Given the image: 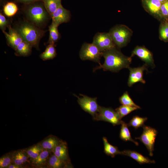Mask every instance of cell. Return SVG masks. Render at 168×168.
<instances>
[{
  "label": "cell",
  "mask_w": 168,
  "mask_h": 168,
  "mask_svg": "<svg viewBox=\"0 0 168 168\" xmlns=\"http://www.w3.org/2000/svg\"><path fill=\"white\" fill-rule=\"evenodd\" d=\"M53 151L54 154L56 156L66 164H69L67 147L66 143L62 142L54 148Z\"/></svg>",
  "instance_id": "cell-15"
},
{
  "label": "cell",
  "mask_w": 168,
  "mask_h": 168,
  "mask_svg": "<svg viewBox=\"0 0 168 168\" xmlns=\"http://www.w3.org/2000/svg\"><path fill=\"white\" fill-rule=\"evenodd\" d=\"M102 52L94 44L85 43L82 45L79 53L80 58L83 60H89L100 63V59L102 56Z\"/></svg>",
  "instance_id": "cell-4"
},
{
  "label": "cell",
  "mask_w": 168,
  "mask_h": 168,
  "mask_svg": "<svg viewBox=\"0 0 168 168\" xmlns=\"http://www.w3.org/2000/svg\"><path fill=\"white\" fill-rule=\"evenodd\" d=\"M160 12L163 16H168V1L167 0L162 3Z\"/></svg>",
  "instance_id": "cell-34"
},
{
  "label": "cell",
  "mask_w": 168,
  "mask_h": 168,
  "mask_svg": "<svg viewBox=\"0 0 168 168\" xmlns=\"http://www.w3.org/2000/svg\"><path fill=\"white\" fill-rule=\"evenodd\" d=\"M160 35L162 39L166 40L168 39V25L162 26L160 30Z\"/></svg>",
  "instance_id": "cell-33"
},
{
  "label": "cell",
  "mask_w": 168,
  "mask_h": 168,
  "mask_svg": "<svg viewBox=\"0 0 168 168\" xmlns=\"http://www.w3.org/2000/svg\"><path fill=\"white\" fill-rule=\"evenodd\" d=\"M42 147L36 145L29 148L27 151V154L29 156L34 159L36 158L41 152Z\"/></svg>",
  "instance_id": "cell-31"
},
{
  "label": "cell",
  "mask_w": 168,
  "mask_h": 168,
  "mask_svg": "<svg viewBox=\"0 0 168 168\" xmlns=\"http://www.w3.org/2000/svg\"><path fill=\"white\" fill-rule=\"evenodd\" d=\"M144 1L147 9L151 13L157 14L160 12L162 3L159 0H144Z\"/></svg>",
  "instance_id": "cell-23"
},
{
  "label": "cell",
  "mask_w": 168,
  "mask_h": 168,
  "mask_svg": "<svg viewBox=\"0 0 168 168\" xmlns=\"http://www.w3.org/2000/svg\"><path fill=\"white\" fill-rule=\"evenodd\" d=\"M80 95L82 97L75 95L77 98L78 104L83 110L91 115L93 118L99 112L100 107L97 103V98H91L82 94Z\"/></svg>",
  "instance_id": "cell-8"
},
{
  "label": "cell",
  "mask_w": 168,
  "mask_h": 168,
  "mask_svg": "<svg viewBox=\"0 0 168 168\" xmlns=\"http://www.w3.org/2000/svg\"><path fill=\"white\" fill-rule=\"evenodd\" d=\"M52 21L59 25L63 23L68 22L70 18L69 11L62 5L51 16Z\"/></svg>",
  "instance_id": "cell-13"
},
{
  "label": "cell",
  "mask_w": 168,
  "mask_h": 168,
  "mask_svg": "<svg viewBox=\"0 0 168 168\" xmlns=\"http://www.w3.org/2000/svg\"><path fill=\"white\" fill-rule=\"evenodd\" d=\"M11 162V159L10 156L6 155L2 157L0 159V168H4L8 166Z\"/></svg>",
  "instance_id": "cell-32"
},
{
  "label": "cell",
  "mask_w": 168,
  "mask_h": 168,
  "mask_svg": "<svg viewBox=\"0 0 168 168\" xmlns=\"http://www.w3.org/2000/svg\"><path fill=\"white\" fill-rule=\"evenodd\" d=\"M143 131L141 136L135 138L139 139L146 147L149 152L150 156H153L155 140L157 134V131L155 128L144 125Z\"/></svg>",
  "instance_id": "cell-6"
},
{
  "label": "cell",
  "mask_w": 168,
  "mask_h": 168,
  "mask_svg": "<svg viewBox=\"0 0 168 168\" xmlns=\"http://www.w3.org/2000/svg\"><path fill=\"white\" fill-rule=\"evenodd\" d=\"M9 33L5 31L3 32L5 35L8 44L15 50L17 46L24 40L17 30L12 28L10 26H8Z\"/></svg>",
  "instance_id": "cell-12"
},
{
  "label": "cell",
  "mask_w": 168,
  "mask_h": 168,
  "mask_svg": "<svg viewBox=\"0 0 168 168\" xmlns=\"http://www.w3.org/2000/svg\"><path fill=\"white\" fill-rule=\"evenodd\" d=\"M58 26L52 21L49 26V35L48 43L49 44H54L59 38V34L58 27Z\"/></svg>",
  "instance_id": "cell-21"
},
{
  "label": "cell",
  "mask_w": 168,
  "mask_h": 168,
  "mask_svg": "<svg viewBox=\"0 0 168 168\" xmlns=\"http://www.w3.org/2000/svg\"><path fill=\"white\" fill-rule=\"evenodd\" d=\"M42 1L46 10L50 16L62 5L60 0H43Z\"/></svg>",
  "instance_id": "cell-18"
},
{
  "label": "cell",
  "mask_w": 168,
  "mask_h": 168,
  "mask_svg": "<svg viewBox=\"0 0 168 168\" xmlns=\"http://www.w3.org/2000/svg\"><path fill=\"white\" fill-rule=\"evenodd\" d=\"M95 120L103 121L113 126L121 124V120L118 113L111 108L100 106L99 112L93 118Z\"/></svg>",
  "instance_id": "cell-7"
},
{
  "label": "cell",
  "mask_w": 168,
  "mask_h": 168,
  "mask_svg": "<svg viewBox=\"0 0 168 168\" xmlns=\"http://www.w3.org/2000/svg\"><path fill=\"white\" fill-rule=\"evenodd\" d=\"M109 33L115 45L119 48L127 44L132 34L131 31L127 27L121 25L114 26Z\"/></svg>",
  "instance_id": "cell-3"
},
{
  "label": "cell",
  "mask_w": 168,
  "mask_h": 168,
  "mask_svg": "<svg viewBox=\"0 0 168 168\" xmlns=\"http://www.w3.org/2000/svg\"><path fill=\"white\" fill-rule=\"evenodd\" d=\"M12 159L14 164L21 166L27 161V158L24 152L18 151L14 154Z\"/></svg>",
  "instance_id": "cell-30"
},
{
  "label": "cell",
  "mask_w": 168,
  "mask_h": 168,
  "mask_svg": "<svg viewBox=\"0 0 168 168\" xmlns=\"http://www.w3.org/2000/svg\"><path fill=\"white\" fill-rule=\"evenodd\" d=\"M147 119V117H142L138 115L134 116L127 124L128 126L133 127L135 129H137L140 127H142Z\"/></svg>",
  "instance_id": "cell-24"
},
{
  "label": "cell",
  "mask_w": 168,
  "mask_h": 168,
  "mask_svg": "<svg viewBox=\"0 0 168 168\" xmlns=\"http://www.w3.org/2000/svg\"><path fill=\"white\" fill-rule=\"evenodd\" d=\"M128 156L136 161L140 164L146 163H155L154 160H151L147 157L135 151L125 150L122 152V154Z\"/></svg>",
  "instance_id": "cell-14"
},
{
  "label": "cell",
  "mask_w": 168,
  "mask_h": 168,
  "mask_svg": "<svg viewBox=\"0 0 168 168\" xmlns=\"http://www.w3.org/2000/svg\"><path fill=\"white\" fill-rule=\"evenodd\" d=\"M147 65L145 64L142 66L137 68H128L129 71V75L128 84L129 87L132 86L134 84L140 82L143 84L146 82L143 78V73L144 70H147Z\"/></svg>",
  "instance_id": "cell-10"
},
{
  "label": "cell",
  "mask_w": 168,
  "mask_h": 168,
  "mask_svg": "<svg viewBox=\"0 0 168 168\" xmlns=\"http://www.w3.org/2000/svg\"><path fill=\"white\" fill-rule=\"evenodd\" d=\"M7 25V21L5 17L1 13H0V27L2 31H5Z\"/></svg>",
  "instance_id": "cell-35"
},
{
  "label": "cell",
  "mask_w": 168,
  "mask_h": 168,
  "mask_svg": "<svg viewBox=\"0 0 168 168\" xmlns=\"http://www.w3.org/2000/svg\"><path fill=\"white\" fill-rule=\"evenodd\" d=\"M139 109L138 108L124 105H120L115 109V110L118 113L120 119L128 115L132 111Z\"/></svg>",
  "instance_id": "cell-25"
},
{
  "label": "cell",
  "mask_w": 168,
  "mask_h": 168,
  "mask_svg": "<svg viewBox=\"0 0 168 168\" xmlns=\"http://www.w3.org/2000/svg\"><path fill=\"white\" fill-rule=\"evenodd\" d=\"M49 155V152L48 151H43L36 158L33 159L32 163L36 166L44 164L46 161Z\"/></svg>",
  "instance_id": "cell-29"
},
{
  "label": "cell",
  "mask_w": 168,
  "mask_h": 168,
  "mask_svg": "<svg viewBox=\"0 0 168 168\" xmlns=\"http://www.w3.org/2000/svg\"><path fill=\"white\" fill-rule=\"evenodd\" d=\"M56 54L54 44H49L40 57L43 60H47L53 59L56 57Z\"/></svg>",
  "instance_id": "cell-22"
},
{
  "label": "cell",
  "mask_w": 168,
  "mask_h": 168,
  "mask_svg": "<svg viewBox=\"0 0 168 168\" xmlns=\"http://www.w3.org/2000/svg\"><path fill=\"white\" fill-rule=\"evenodd\" d=\"M21 166L20 165H17L14 164L9 165L8 166V168H20Z\"/></svg>",
  "instance_id": "cell-37"
},
{
  "label": "cell",
  "mask_w": 168,
  "mask_h": 168,
  "mask_svg": "<svg viewBox=\"0 0 168 168\" xmlns=\"http://www.w3.org/2000/svg\"><path fill=\"white\" fill-rule=\"evenodd\" d=\"M17 2L26 4L32 3L37 1H42L43 0H16Z\"/></svg>",
  "instance_id": "cell-36"
},
{
  "label": "cell",
  "mask_w": 168,
  "mask_h": 168,
  "mask_svg": "<svg viewBox=\"0 0 168 168\" xmlns=\"http://www.w3.org/2000/svg\"><path fill=\"white\" fill-rule=\"evenodd\" d=\"M132 56L137 55L145 63V64L152 68L155 67L153 56L151 53L145 47L137 46L133 50Z\"/></svg>",
  "instance_id": "cell-11"
},
{
  "label": "cell",
  "mask_w": 168,
  "mask_h": 168,
  "mask_svg": "<svg viewBox=\"0 0 168 168\" xmlns=\"http://www.w3.org/2000/svg\"><path fill=\"white\" fill-rule=\"evenodd\" d=\"M159 0L162 3H163L167 0Z\"/></svg>",
  "instance_id": "cell-38"
},
{
  "label": "cell",
  "mask_w": 168,
  "mask_h": 168,
  "mask_svg": "<svg viewBox=\"0 0 168 168\" xmlns=\"http://www.w3.org/2000/svg\"><path fill=\"white\" fill-rule=\"evenodd\" d=\"M16 30L24 41L38 49L39 42L43 35L44 31L39 29L35 25L26 22L21 24Z\"/></svg>",
  "instance_id": "cell-2"
},
{
  "label": "cell",
  "mask_w": 168,
  "mask_h": 168,
  "mask_svg": "<svg viewBox=\"0 0 168 168\" xmlns=\"http://www.w3.org/2000/svg\"><path fill=\"white\" fill-rule=\"evenodd\" d=\"M32 46L29 43L23 40L15 49L16 55L26 57L29 55L31 52Z\"/></svg>",
  "instance_id": "cell-16"
},
{
  "label": "cell",
  "mask_w": 168,
  "mask_h": 168,
  "mask_svg": "<svg viewBox=\"0 0 168 168\" xmlns=\"http://www.w3.org/2000/svg\"><path fill=\"white\" fill-rule=\"evenodd\" d=\"M121 127L119 134L120 138L124 141H131L134 143L136 145L138 146V143L132 138L128 128V124L124 121L121 120Z\"/></svg>",
  "instance_id": "cell-19"
},
{
  "label": "cell",
  "mask_w": 168,
  "mask_h": 168,
  "mask_svg": "<svg viewBox=\"0 0 168 168\" xmlns=\"http://www.w3.org/2000/svg\"></svg>",
  "instance_id": "cell-39"
},
{
  "label": "cell",
  "mask_w": 168,
  "mask_h": 168,
  "mask_svg": "<svg viewBox=\"0 0 168 168\" xmlns=\"http://www.w3.org/2000/svg\"><path fill=\"white\" fill-rule=\"evenodd\" d=\"M119 101L122 105L136 107L139 109H141V107L136 104L130 98L127 91H126L123 95L119 98Z\"/></svg>",
  "instance_id": "cell-27"
},
{
  "label": "cell",
  "mask_w": 168,
  "mask_h": 168,
  "mask_svg": "<svg viewBox=\"0 0 168 168\" xmlns=\"http://www.w3.org/2000/svg\"><path fill=\"white\" fill-rule=\"evenodd\" d=\"M62 141L56 137L51 136L44 140L41 144L43 148L54 150Z\"/></svg>",
  "instance_id": "cell-20"
},
{
  "label": "cell",
  "mask_w": 168,
  "mask_h": 168,
  "mask_svg": "<svg viewBox=\"0 0 168 168\" xmlns=\"http://www.w3.org/2000/svg\"><path fill=\"white\" fill-rule=\"evenodd\" d=\"M102 52L116 47L109 33L98 32L94 35L92 43Z\"/></svg>",
  "instance_id": "cell-9"
},
{
  "label": "cell",
  "mask_w": 168,
  "mask_h": 168,
  "mask_svg": "<svg viewBox=\"0 0 168 168\" xmlns=\"http://www.w3.org/2000/svg\"><path fill=\"white\" fill-rule=\"evenodd\" d=\"M103 140L104 145V152L106 155L113 158L116 155L122 154V152L119 150L117 147L110 144L106 137H103Z\"/></svg>",
  "instance_id": "cell-17"
},
{
  "label": "cell",
  "mask_w": 168,
  "mask_h": 168,
  "mask_svg": "<svg viewBox=\"0 0 168 168\" xmlns=\"http://www.w3.org/2000/svg\"><path fill=\"white\" fill-rule=\"evenodd\" d=\"M18 10L16 5L14 2H9L3 7V12L8 16H12L14 15Z\"/></svg>",
  "instance_id": "cell-26"
},
{
  "label": "cell",
  "mask_w": 168,
  "mask_h": 168,
  "mask_svg": "<svg viewBox=\"0 0 168 168\" xmlns=\"http://www.w3.org/2000/svg\"><path fill=\"white\" fill-rule=\"evenodd\" d=\"M48 12L44 5L40 4L31 5L28 8L27 14L29 18L37 26L43 24L47 19Z\"/></svg>",
  "instance_id": "cell-5"
},
{
  "label": "cell",
  "mask_w": 168,
  "mask_h": 168,
  "mask_svg": "<svg viewBox=\"0 0 168 168\" xmlns=\"http://www.w3.org/2000/svg\"><path fill=\"white\" fill-rule=\"evenodd\" d=\"M67 165L64 161L54 154L51 156L49 160V165L51 168H62Z\"/></svg>",
  "instance_id": "cell-28"
},
{
  "label": "cell",
  "mask_w": 168,
  "mask_h": 168,
  "mask_svg": "<svg viewBox=\"0 0 168 168\" xmlns=\"http://www.w3.org/2000/svg\"><path fill=\"white\" fill-rule=\"evenodd\" d=\"M102 53L104 63L95 68L93 71L103 69L104 71L118 72L123 68H128L131 63L132 57L125 56L116 47L102 52Z\"/></svg>",
  "instance_id": "cell-1"
}]
</instances>
